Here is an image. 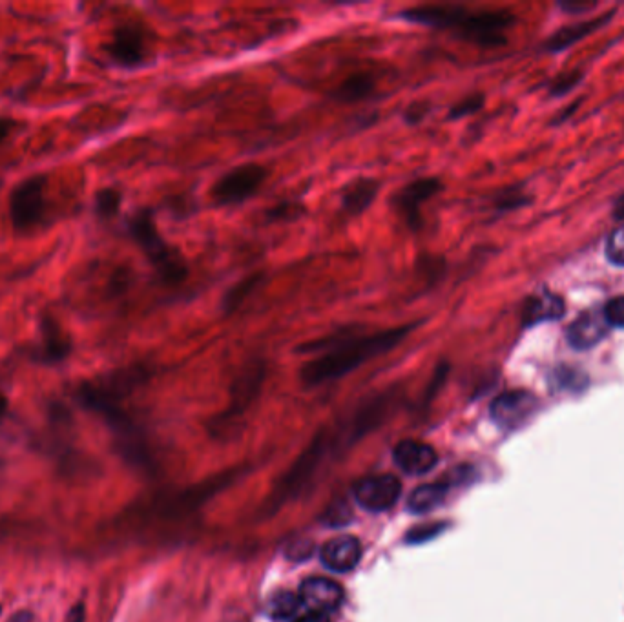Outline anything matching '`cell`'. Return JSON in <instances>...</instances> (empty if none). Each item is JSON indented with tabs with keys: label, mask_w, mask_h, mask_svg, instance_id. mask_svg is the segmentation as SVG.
<instances>
[{
	"label": "cell",
	"mask_w": 624,
	"mask_h": 622,
	"mask_svg": "<svg viewBox=\"0 0 624 622\" xmlns=\"http://www.w3.org/2000/svg\"><path fill=\"white\" fill-rule=\"evenodd\" d=\"M415 323H407L393 329L360 334L358 329H342L331 338L309 343L302 347L303 353H312V349L323 351L318 358L305 363L300 371V382L305 387H318L329 384L345 374L351 373L369 360H375L382 354L389 353L396 345L404 342Z\"/></svg>",
	"instance_id": "1"
},
{
	"label": "cell",
	"mask_w": 624,
	"mask_h": 622,
	"mask_svg": "<svg viewBox=\"0 0 624 622\" xmlns=\"http://www.w3.org/2000/svg\"><path fill=\"white\" fill-rule=\"evenodd\" d=\"M398 17L411 24L448 30L464 41L482 48H499L506 44V30L513 26L515 17L510 11L464 10L460 6H416L400 11Z\"/></svg>",
	"instance_id": "2"
},
{
	"label": "cell",
	"mask_w": 624,
	"mask_h": 622,
	"mask_svg": "<svg viewBox=\"0 0 624 622\" xmlns=\"http://www.w3.org/2000/svg\"><path fill=\"white\" fill-rule=\"evenodd\" d=\"M126 230L130 238L136 241L145 252L150 265L154 267L157 276L168 287H176L187 280L188 267L179 250L170 247L163 236L159 234L154 221V214L143 208L126 221Z\"/></svg>",
	"instance_id": "3"
},
{
	"label": "cell",
	"mask_w": 624,
	"mask_h": 622,
	"mask_svg": "<svg viewBox=\"0 0 624 622\" xmlns=\"http://www.w3.org/2000/svg\"><path fill=\"white\" fill-rule=\"evenodd\" d=\"M48 176L26 177L10 194L11 227L17 234H28L48 219Z\"/></svg>",
	"instance_id": "4"
},
{
	"label": "cell",
	"mask_w": 624,
	"mask_h": 622,
	"mask_svg": "<svg viewBox=\"0 0 624 622\" xmlns=\"http://www.w3.org/2000/svg\"><path fill=\"white\" fill-rule=\"evenodd\" d=\"M267 179V168L258 163L236 166L219 177L210 188V196L221 207H232L258 194Z\"/></svg>",
	"instance_id": "5"
},
{
	"label": "cell",
	"mask_w": 624,
	"mask_h": 622,
	"mask_svg": "<svg viewBox=\"0 0 624 622\" xmlns=\"http://www.w3.org/2000/svg\"><path fill=\"white\" fill-rule=\"evenodd\" d=\"M442 192V181L438 177H420L396 192L393 207L400 219L413 232H418L424 225L422 205Z\"/></svg>",
	"instance_id": "6"
},
{
	"label": "cell",
	"mask_w": 624,
	"mask_h": 622,
	"mask_svg": "<svg viewBox=\"0 0 624 622\" xmlns=\"http://www.w3.org/2000/svg\"><path fill=\"white\" fill-rule=\"evenodd\" d=\"M73 353L72 338L52 312H42L39 320V343L33 349L32 358L41 365H59Z\"/></svg>",
	"instance_id": "7"
},
{
	"label": "cell",
	"mask_w": 624,
	"mask_h": 622,
	"mask_svg": "<svg viewBox=\"0 0 624 622\" xmlns=\"http://www.w3.org/2000/svg\"><path fill=\"white\" fill-rule=\"evenodd\" d=\"M353 493L360 508L380 513L395 506L402 493V486L393 475H376L358 480L354 484Z\"/></svg>",
	"instance_id": "8"
},
{
	"label": "cell",
	"mask_w": 624,
	"mask_h": 622,
	"mask_svg": "<svg viewBox=\"0 0 624 622\" xmlns=\"http://www.w3.org/2000/svg\"><path fill=\"white\" fill-rule=\"evenodd\" d=\"M265 376H267V363L263 360H250L241 369V373L232 385L229 411L223 415V422H229L230 418H238L247 411V407L260 394Z\"/></svg>",
	"instance_id": "9"
},
{
	"label": "cell",
	"mask_w": 624,
	"mask_h": 622,
	"mask_svg": "<svg viewBox=\"0 0 624 622\" xmlns=\"http://www.w3.org/2000/svg\"><path fill=\"white\" fill-rule=\"evenodd\" d=\"M110 57L121 68H137L143 66L146 59L145 32L137 24L117 26L114 39L108 44Z\"/></svg>",
	"instance_id": "10"
},
{
	"label": "cell",
	"mask_w": 624,
	"mask_h": 622,
	"mask_svg": "<svg viewBox=\"0 0 624 622\" xmlns=\"http://www.w3.org/2000/svg\"><path fill=\"white\" fill-rule=\"evenodd\" d=\"M610 325L604 318L603 311L590 309L579 314L566 331V342L575 351H590L606 340Z\"/></svg>",
	"instance_id": "11"
},
{
	"label": "cell",
	"mask_w": 624,
	"mask_h": 622,
	"mask_svg": "<svg viewBox=\"0 0 624 622\" xmlns=\"http://www.w3.org/2000/svg\"><path fill=\"white\" fill-rule=\"evenodd\" d=\"M537 407L535 396L526 391H510L500 394L491 404V416L502 427L519 426Z\"/></svg>",
	"instance_id": "12"
},
{
	"label": "cell",
	"mask_w": 624,
	"mask_h": 622,
	"mask_svg": "<svg viewBox=\"0 0 624 622\" xmlns=\"http://www.w3.org/2000/svg\"><path fill=\"white\" fill-rule=\"evenodd\" d=\"M300 601L309 612L327 613L334 612L344 601V590L329 579H307L300 586Z\"/></svg>",
	"instance_id": "13"
},
{
	"label": "cell",
	"mask_w": 624,
	"mask_h": 622,
	"mask_svg": "<svg viewBox=\"0 0 624 622\" xmlns=\"http://www.w3.org/2000/svg\"><path fill=\"white\" fill-rule=\"evenodd\" d=\"M393 457L396 466L407 475H426L438 462L437 451L416 440H402L400 444H396Z\"/></svg>",
	"instance_id": "14"
},
{
	"label": "cell",
	"mask_w": 624,
	"mask_h": 622,
	"mask_svg": "<svg viewBox=\"0 0 624 622\" xmlns=\"http://www.w3.org/2000/svg\"><path fill=\"white\" fill-rule=\"evenodd\" d=\"M564 312H566V307L561 296L548 289H542L541 292H535L524 303L522 325L533 327L539 323L557 322L564 316Z\"/></svg>",
	"instance_id": "15"
},
{
	"label": "cell",
	"mask_w": 624,
	"mask_h": 622,
	"mask_svg": "<svg viewBox=\"0 0 624 622\" xmlns=\"http://www.w3.org/2000/svg\"><path fill=\"white\" fill-rule=\"evenodd\" d=\"M320 557L327 570L347 573L354 570L362 559V546L354 537H336L323 546Z\"/></svg>",
	"instance_id": "16"
},
{
	"label": "cell",
	"mask_w": 624,
	"mask_h": 622,
	"mask_svg": "<svg viewBox=\"0 0 624 622\" xmlns=\"http://www.w3.org/2000/svg\"><path fill=\"white\" fill-rule=\"evenodd\" d=\"M612 19H614V11H606L601 17H595L590 21L575 22L570 26H564L559 32L553 33L548 41L544 42V48H546V52L550 53L564 52V50L575 46L577 42L590 37L592 33L606 26Z\"/></svg>",
	"instance_id": "17"
},
{
	"label": "cell",
	"mask_w": 624,
	"mask_h": 622,
	"mask_svg": "<svg viewBox=\"0 0 624 622\" xmlns=\"http://www.w3.org/2000/svg\"><path fill=\"white\" fill-rule=\"evenodd\" d=\"M380 181L373 177H358L354 179L351 185L344 188V196H342V210L345 216L354 218L364 214L367 208L375 203L376 197L380 194Z\"/></svg>",
	"instance_id": "18"
},
{
	"label": "cell",
	"mask_w": 624,
	"mask_h": 622,
	"mask_svg": "<svg viewBox=\"0 0 624 622\" xmlns=\"http://www.w3.org/2000/svg\"><path fill=\"white\" fill-rule=\"evenodd\" d=\"M375 88V77L371 73H354L334 88L331 99L338 103H358L373 94Z\"/></svg>",
	"instance_id": "19"
},
{
	"label": "cell",
	"mask_w": 624,
	"mask_h": 622,
	"mask_svg": "<svg viewBox=\"0 0 624 622\" xmlns=\"http://www.w3.org/2000/svg\"><path fill=\"white\" fill-rule=\"evenodd\" d=\"M263 276H265L263 272H254V274H249V276H245L243 280L238 281L236 285H232L229 291L225 292L223 300H221V309H223V312H225L227 316H230L232 312L238 311L241 305L249 300L254 292L260 289L261 283L265 280Z\"/></svg>",
	"instance_id": "20"
},
{
	"label": "cell",
	"mask_w": 624,
	"mask_h": 622,
	"mask_svg": "<svg viewBox=\"0 0 624 622\" xmlns=\"http://www.w3.org/2000/svg\"><path fill=\"white\" fill-rule=\"evenodd\" d=\"M448 495V486L444 484H424L416 488L407 500V509L416 515H424L437 509Z\"/></svg>",
	"instance_id": "21"
},
{
	"label": "cell",
	"mask_w": 624,
	"mask_h": 622,
	"mask_svg": "<svg viewBox=\"0 0 624 622\" xmlns=\"http://www.w3.org/2000/svg\"><path fill=\"white\" fill-rule=\"evenodd\" d=\"M123 205V194L117 188H101L94 199L95 216L103 221L115 218Z\"/></svg>",
	"instance_id": "22"
},
{
	"label": "cell",
	"mask_w": 624,
	"mask_h": 622,
	"mask_svg": "<svg viewBox=\"0 0 624 622\" xmlns=\"http://www.w3.org/2000/svg\"><path fill=\"white\" fill-rule=\"evenodd\" d=\"M302 606L300 595L291 593V591H280L267 604V612L274 619H280V621L283 619L285 621V619H294V615L298 613Z\"/></svg>",
	"instance_id": "23"
},
{
	"label": "cell",
	"mask_w": 624,
	"mask_h": 622,
	"mask_svg": "<svg viewBox=\"0 0 624 622\" xmlns=\"http://www.w3.org/2000/svg\"><path fill=\"white\" fill-rule=\"evenodd\" d=\"M553 384L566 391H583L588 385V376L581 369L570 365H559L552 374Z\"/></svg>",
	"instance_id": "24"
},
{
	"label": "cell",
	"mask_w": 624,
	"mask_h": 622,
	"mask_svg": "<svg viewBox=\"0 0 624 622\" xmlns=\"http://www.w3.org/2000/svg\"><path fill=\"white\" fill-rule=\"evenodd\" d=\"M604 254H606V260L615 267H624V223L610 234V238L606 239Z\"/></svg>",
	"instance_id": "25"
},
{
	"label": "cell",
	"mask_w": 624,
	"mask_h": 622,
	"mask_svg": "<svg viewBox=\"0 0 624 622\" xmlns=\"http://www.w3.org/2000/svg\"><path fill=\"white\" fill-rule=\"evenodd\" d=\"M484 101H486V97L482 94L469 95L449 110V119H462V117L477 114L480 108L484 106Z\"/></svg>",
	"instance_id": "26"
},
{
	"label": "cell",
	"mask_w": 624,
	"mask_h": 622,
	"mask_svg": "<svg viewBox=\"0 0 624 622\" xmlns=\"http://www.w3.org/2000/svg\"><path fill=\"white\" fill-rule=\"evenodd\" d=\"M418 272H420V276L424 278V280L429 283V285H433L435 281L440 280L442 276H444V272H446V260H442V258H424V260L418 261Z\"/></svg>",
	"instance_id": "27"
},
{
	"label": "cell",
	"mask_w": 624,
	"mask_h": 622,
	"mask_svg": "<svg viewBox=\"0 0 624 622\" xmlns=\"http://www.w3.org/2000/svg\"><path fill=\"white\" fill-rule=\"evenodd\" d=\"M583 77L584 75L581 72L562 73L550 86V95L562 97V95L572 92L573 88L583 81Z\"/></svg>",
	"instance_id": "28"
},
{
	"label": "cell",
	"mask_w": 624,
	"mask_h": 622,
	"mask_svg": "<svg viewBox=\"0 0 624 622\" xmlns=\"http://www.w3.org/2000/svg\"><path fill=\"white\" fill-rule=\"evenodd\" d=\"M603 314L610 327L624 329V296H617V298L606 301Z\"/></svg>",
	"instance_id": "29"
},
{
	"label": "cell",
	"mask_w": 624,
	"mask_h": 622,
	"mask_svg": "<svg viewBox=\"0 0 624 622\" xmlns=\"http://www.w3.org/2000/svg\"><path fill=\"white\" fill-rule=\"evenodd\" d=\"M305 212V207L302 203H280L276 207L269 210L267 218L271 221H292V219H298Z\"/></svg>",
	"instance_id": "30"
},
{
	"label": "cell",
	"mask_w": 624,
	"mask_h": 622,
	"mask_svg": "<svg viewBox=\"0 0 624 622\" xmlns=\"http://www.w3.org/2000/svg\"><path fill=\"white\" fill-rule=\"evenodd\" d=\"M526 201H528L526 197L520 196L519 192H515V190L511 188V190H504V192L495 199L493 207L497 208L499 212H508V210H513V208L522 207Z\"/></svg>",
	"instance_id": "31"
},
{
	"label": "cell",
	"mask_w": 624,
	"mask_h": 622,
	"mask_svg": "<svg viewBox=\"0 0 624 622\" xmlns=\"http://www.w3.org/2000/svg\"><path fill=\"white\" fill-rule=\"evenodd\" d=\"M429 112H431V106L424 101H418V103H413L407 108L404 112V119H406L407 125H418L426 119Z\"/></svg>",
	"instance_id": "32"
},
{
	"label": "cell",
	"mask_w": 624,
	"mask_h": 622,
	"mask_svg": "<svg viewBox=\"0 0 624 622\" xmlns=\"http://www.w3.org/2000/svg\"><path fill=\"white\" fill-rule=\"evenodd\" d=\"M597 6L595 0H562L559 2V8L568 13H586L593 10Z\"/></svg>",
	"instance_id": "33"
},
{
	"label": "cell",
	"mask_w": 624,
	"mask_h": 622,
	"mask_svg": "<svg viewBox=\"0 0 624 622\" xmlns=\"http://www.w3.org/2000/svg\"><path fill=\"white\" fill-rule=\"evenodd\" d=\"M15 128H17V123L10 119V117H0V145L4 143V141H8L10 139L11 134L15 132Z\"/></svg>",
	"instance_id": "34"
},
{
	"label": "cell",
	"mask_w": 624,
	"mask_h": 622,
	"mask_svg": "<svg viewBox=\"0 0 624 622\" xmlns=\"http://www.w3.org/2000/svg\"><path fill=\"white\" fill-rule=\"evenodd\" d=\"M86 621V608L83 602H77L75 606L70 608V612L66 613L63 622H84Z\"/></svg>",
	"instance_id": "35"
},
{
	"label": "cell",
	"mask_w": 624,
	"mask_h": 622,
	"mask_svg": "<svg viewBox=\"0 0 624 622\" xmlns=\"http://www.w3.org/2000/svg\"><path fill=\"white\" fill-rule=\"evenodd\" d=\"M292 622H329V617L325 613L309 612Z\"/></svg>",
	"instance_id": "36"
},
{
	"label": "cell",
	"mask_w": 624,
	"mask_h": 622,
	"mask_svg": "<svg viewBox=\"0 0 624 622\" xmlns=\"http://www.w3.org/2000/svg\"><path fill=\"white\" fill-rule=\"evenodd\" d=\"M6 622H35V615L30 610H19L13 613Z\"/></svg>",
	"instance_id": "37"
},
{
	"label": "cell",
	"mask_w": 624,
	"mask_h": 622,
	"mask_svg": "<svg viewBox=\"0 0 624 622\" xmlns=\"http://www.w3.org/2000/svg\"><path fill=\"white\" fill-rule=\"evenodd\" d=\"M614 218L624 219V194L615 201Z\"/></svg>",
	"instance_id": "38"
},
{
	"label": "cell",
	"mask_w": 624,
	"mask_h": 622,
	"mask_svg": "<svg viewBox=\"0 0 624 622\" xmlns=\"http://www.w3.org/2000/svg\"><path fill=\"white\" fill-rule=\"evenodd\" d=\"M8 409H10V402H8V398L4 394L0 393V420L6 416Z\"/></svg>",
	"instance_id": "39"
},
{
	"label": "cell",
	"mask_w": 624,
	"mask_h": 622,
	"mask_svg": "<svg viewBox=\"0 0 624 622\" xmlns=\"http://www.w3.org/2000/svg\"><path fill=\"white\" fill-rule=\"evenodd\" d=\"M0 613H2V606H0Z\"/></svg>",
	"instance_id": "40"
}]
</instances>
